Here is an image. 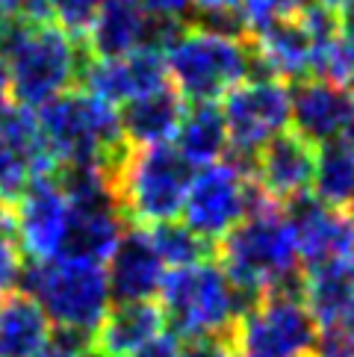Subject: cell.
Listing matches in <instances>:
<instances>
[{
  "instance_id": "obj_30",
  "label": "cell",
  "mask_w": 354,
  "mask_h": 357,
  "mask_svg": "<svg viewBox=\"0 0 354 357\" xmlns=\"http://www.w3.org/2000/svg\"><path fill=\"white\" fill-rule=\"evenodd\" d=\"M24 254L18 248L15 239H0V292H12V287L18 284L21 266H24Z\"/></svg>"
},
{
  "instance_id": "obj_1",
  "label": "cell",
  "mask_w": 354,
  "mask_h": 357,
  "mask_svg": "<svg viewBox=\"0 0 354 357\" xmlns=\"http://www.w3.org/2000/svg\"><path fill=\"white\" fill-rule=\"evenodd\" d=\"M36 124L56 169L77 162H100L109 172L112 189H116L124 160L130 154V145L121 136L116 107L92 98L83 89H71L39 107Z\"/></svg>"
},
{
  "instance_id": "obj_20",
  "label": "cell",
  "mask_w": 354,
  "mask_h": 357,
  "mask_svg": "<svg viewBox=\"0 0 354 357\" xmlns=\"http://www.w3.org/2000/svg\"><path fill=\"white\" fill-rule=\"evenodd\" d=\"M151 18L136 0H104L92 27L86 30V47L92 59H118L148 47Z\"/></svg>"
},
{
  "instance_id": "obj_5",
  "label": "cell",
  "mask_w": 354,
  "mask_h": 357,
  "mask_svg": "<svg viewBox=\"0 0 354 357\" xmlns=\"http://www.w3.org/2000/svg\"><path fill=\"white\" fill-rule=\"evenodd\" d=\"M88 59L92 54L83 39L59 30L54 21H39L6 62L12 98L24 109H39L83 80Z\"/></svg>"
},
{
  "instance_id": "obj_21",
  "label": "cell",
  "mask_w": 354,
  "mask_h": 357,
  "mask_svg": "<svg viewBox=\"0 0 354 357\" xmlns=\"http://www.w3.org/2000/svg\"><path fill=\"white\" fill-rule=\"evenodd\" d=\"M166 331V319L157 301H133L109 307L100 328L95 331V354L130 357Z\"/></svg>"
},
{
  "instance_id": "obj_11",
  "label": "cell",
  "mask_w": 354,
  "mask_h": 357,
  "mask_svg": "<svg viewBox=\"0 0 354 357\" xmlns=\"http://www.w3.org/2000/svg\"><path fill=\"white\" fill-rule=\"evenodd\" d=\"M284 215L295 236L301 269L351 266L354 269V213L334 210L313 192L284 204Z\"/></svg>"
},
{
  "instance_id": "obj_3",
  "label": "cell",
  "mask_w": 354,
  "mask_h": 357,
  "mask_svg": "<svg viewBox=\"0 0 354 357\" xmlns=\"http://www.w3.org/2000/svg\"><path fill=\"white\" fill-rule=\"evenodd\" d=\"M21 292L30 296L54 328L95 334L109 310V287L104 263L77 257L24 260L18 275Z\"/></svg>"
},
{
  "instance_id": "obj_42",
  "label": "cell",
  "mask_w": 354,
  "mask_h": 357,
  "mask_svg": "<svg viewBox=\"0 0 354 357\" xmlns=\"http://www.w3.org/2000/svg\"><path fill=\"white\" fill-rule=\"evenodd\" d=\"M307 357H313V354H307Z\"/></svg>"
},
{
  "instance_id": "obj_24",
  "label": "cell",
  "mask_w": 354,
  "mask_h": 357,
  "mask_svg": "<svg viewBox=\"0 0 354 357\" xmlns=\"http://www.w3.org/2000/svg\"><path fill=\"white\" fill-rule=\"evenodd\" d=\"M354 304V269L351 266H319L305 272V307L316 328L339 322Z\"/></svg>"
},
{
  "instance_id": "obj_10",
  "label": "cell",
  "mask_w": 354,
  "mask_h": 357,
  "mask_svg": "<svg viewBox=\"0 0 354 357\" xmlns=\"http://www.w3.org/2000/svg\"><path fill=\"white\" fill-rule=\"evenodd\" d=\"M248 181L251 177L231 160L204 165L201 172L192 174V183H189L180 210L183 225L189 231H195L201 239L216 245L222 236H227L245 219Z\"/></svg>"
},
{
  "instance_id": "obj_29",
  "label": "cell",
  "mask_w": 354,
  "mask_h": 357,
  "mask_svg": "<svg viewBox=\"0 0 354 357\" xmlns=\"http://www.w3.org/2000/svg\"><path fill=\"white\" fill-rule=\"evenodd\" d=\"M177 357H239L236 334H216V337H198L186 340Z\"/></svg>"
},
{
  "instance_id": "obj_28",
  "label": "cell",
  "mask_w": 354,
  "mask_h": 357,
  "mask_svg": "<svg viewBox=\"0 0 354 357\" xmlns=\"http://www.w3.org/2000/svg\"><path fill=\"white\" fill-rule=\"evenodd\" d=\"M301 3H305V0H239V12H243L248 30L257 33L275 21L295 15Z\"/></svg>"
},
{
  "instance_id": "obj_36",
  "label": "cell",
  "mask_w": 354,
  "mask_h": 357,
  "mask_svg": "<svg viewBox=\"0 0 354 357\" xmlns=\"http://www.w3.org/2000/svg\"><path fill=\"white\" fill-rule=\"evenodd\" d=\"M339 36H346V39L354 42V3L339 12Z\"/></svg>"
},
{
  "instance_id": "obj_38",
  "label": "cell",
  "mask_w": 354,
  "mask_h": 357,
  "mask_svg": "<svg viewBox=\"0 0 354 357\" xmlns=\"http://www.w3.org/2000/svg\"><path fill=\"white\" fill-rule=\"evenodd\" d=\"M339 136H343L339 142H343L351 151V154H354V112H351V119L346 121V127H343V133H339Z\"/></svg>"
},
{
  "instance_id": "obj_25",
  "label": "cell",
  "mask_w": 354,
  "mask_h": 357,
  "mask_svg": "<svg viewBox=\"0 0 354 357\" xmlns=\"http://www.w3.org/2000/svg\"><path fill=\"white\" fill-rule=\"evenodd\" d=\"M313 195L334 210L354 213V154L339 139L316 148Z\"/></svg>"
},
{
  "instance_id": "obj_16",
  "label": "cell",
  "mask_w": 354,
  "mask_h": 357,
  "mask_svg": "<svg viewBox=\"0 0 354 357\" xmlns=\"http://www.w3.org/2000/svg\"><path fill=\"white\" fill-rule=\"evenodd\" d=\"M104 269H107L109 301L133 304V301H154L162 284V275H166V263L160 260L148 227L130 225L118 239L116 251L109 254V266H104Z\"/></svg>"
},
{
  "instance_id": "obj_22",
  "label": "cell",
  "mask_w": 354,
  "mask_h": 357,
  "mask_svg": "<svg viewBox=\"0 0 354 357\" xmlns=\"http://www.w3.org/2000/svg\"><path fill=\"white\" fill-rule=\"evenodd\" d=\"M54 334L45 310L21 289L0 298V357H39Z\"/></svg>"
},
{
  "instance_id": "obj_17",
  "label": "cell",
  "mask_w": 354,
  "mask_h": 357,
  "mask_svg": "<svg viewBox=\"0 0 354 357\" xmlns=\"http://www.w3.org/2000/svg\"><path fill=\"white\" fill-rule=\"evenodd\" d=\"M354 112V92L322 77L298 80L289 89V121L310 145L337 142Z\"/></svg>"
},
{
  "instance_id": "obj_14",
  "label": "cell",
  "mask_w": 354,
  "mask_h": 357,
  "mask_svg": "<svg viewBox=\"0 0 354 357\" xmlns=\"http://www.w3.org/2000/svg\"><path fill=\"white\" fill-rule=\"evenodd\" d=\"M80 83L83 92L92 98L104 100L109 107H124L136 98L169 86L166 54L154 47H142L118 59H88Z\"/></svg>"
},
{
  "instance_id": "obj_39",
  "label": "cell",
  "mask_w": 354,
  "mask_h": 357,
  "mask_svg": "<svg viewBox=\"0 0 354 357\" xmlns=\"http://www.w3.org/2000/svg\"><path fill=\"white\" fill-rule=\"evenodd\" d=\"M39 357H74V354H66V351H59V349H50V346H47Z\"/></svg>"
},
{
  "instance_id": "obj_15",
  "label": "cell",
  "mask_w": 354,
  "mask_h": 357,
  "mask_svg": "<svg viewBox=\"0 0 354 357\" xmlns=\"http://www.w3.org/2000/svg\"><path fill=\"white\" fill-rule=\"evenodd\" d=\"M313 169H316V145L301 139L295 130H284L275 139H269L254 154L251 181L284 207L295 195L310 192Z\"/></svg>"
},
{
  "instance_id": "obj_27",
  "label": "cell",
  "mask_w": 354,
  "mask_h": 357,
  "mask_svg": "<svg viewBox=\"0 0 354 357\" xmlns=\"http://www.w3.org/2000/svg\"><path fill=\"white\" fill-rule=\"evenodd\" d=\"M45 6H47L50 21L59 30L83 39L86 30L92 27L95 15L100 12V6H104V0H45Z\"/></svg>"
},
{
  "instance_id": "obj_2",
  "label": "cell",
  "mask_w": 354,
  "mask_h": 357,
  "mask_svg": "<svg viewBox=\"0 0 354 357\" xmlns=\"http://www.w3.org/2000/svg\"><path fill=\"white\" fill-rule=\"evenodd\" d=\"M160 310L174 340L236 334V325L260 298L236 289L216 260L171 269L160 284Z\"/></svg>"
},
{
  "instance_id": "obj_26",
  "label": "cell",
  "mask_w": 354,
  "mask_h": 357,
  "mask_svg": "<svg viewBox=\"0 0 354 357\" xmlns=\"http://www.w3.org/2000/svg\"><path fill=\"white\" fill-rule=\"evenodd\" d=\"M151 239H154L160 260L171 269H189V266L216 260V245L201 239L195 231H189L183 222H166L151 227Z\"/></svg>"
},
{
  "instance_id": "obj_40",
  "label": "cell",
  "mask_w": 354,
  "mask_h": 357,
  "mask_svg": "<svg viewBox=\"0 0 354 357\" xmlns=\"http://www.w3.org/2000/svg\"><path fill=\"white\" fill-rule=\"evenodd\" d=\"M348 89H351V92H354V77H351V86H348Z\"/></svg>"
},
{
  "instance_id": "obj_37",
  "label": "cell",
  "mask_w": 354,
  "mask_h": 357,
  "mask_svg": "<svg viewBox=\"0 0 354 357\" xmlns=\"http://www.w3.org/2000/svg\"><path fill=\"white\" fill-rule=\"evenodd\" d=\"M192 9H239V0H192Z\"/></svg>"
},
{
  "instance_id": "obj_23",
  "label": "cell",
  "mask_w": 354,
  "mask_h": 357,
  "mask_svg": "<svg viewBox=\"0 0 354 357\" xmlns=\"http://www.w3.org/2000/svg\"><path fill=\"white\" fill-rule=\"evenodd\" d=\"M174 148L189 165H213L227 154V127L222 119V107L216 104H195L174 133Z\"/></svg>"
},
{
  "instance_id": "obj_8",
  "label": "cell",
  "mask_w": 354,
  "mask_h": 357,
  "mask_svg": "<svg viewBox=\"0 0 354 357\" xmlns=\"http://www.w3.org/2000/svg\"><path fill=\"white\" fill-rule=\"evenodd\" d=\"M222 119L227 127L224 160H231L251 177L254 154L289 124V86L272 77L239 83L224 95Z\"/></svg>"
},
{
  "instance_id": "obj_34",
  "label": "cell",
  "mask_w": 354,
  "mask_h": 357,
  "mask_svg": "<svg viewBox=\"0 0 354 357\" xmlns=\"http://www.w3.org/2000/svg\"><path fill=\"white\" fill-rule=\"evenodd\" d=\"M0 239H15V213L3 198H0Z\"/></svg>"
},
{
  "instance_id": "obj_18",
  "label": "cell",
  "mask_w": 354,
  "mask_h": 357,
  "mask_svg": "<svg viewBox=\"0 0 354 357\" xmlns=\"http://www.w3.org/2000/svg\"><path fill=\"white\" fill-rule=\"evenodd\" d=\"M68 231L62 239L59 257H77L104 263L116 251L118 239L130 227L116 201H98V204H68Z\"/></svg>"
},
{
  "instance_id": "obj_7",
  "label": "cell",
  "mask_w": 354,
  "mask_h": 357,
  "mask_svg": "<svg viewBox=\"0 0 354 357\" xmlns=\"http://www.w3.org/2000/svg\"><path fill=\"white\" fill-rule=\"evenodd\" d=\"M251 66L248 42L219 39L189 27L166 50L169 80L186 104H216V98L251 77Z\"/></svg>"
},
{
  "instance_id": "obj_13",
  "label": "cell",
  "mask_w": 354,
  "mask_h": 357,
  "mask_svg": "<svg viewBox=\"0 0 354 357\" xmlns=\"http://www.w3.org/2000/svg\"><path fill=\"white\" fill-rule=\"evenodd\" d=\"M56 162L39 133L36 116L24 107L0 112V198L15 204L33 177L54 174Z\"/></svg>"
},
{
  "instance_id": "obj_4",
  "label": "cell",
  "mask_w": 354,
  "mask_h": 357,
  "mask_svg": "<svg viewBox=\"0 0 354 357\" xmlns=\"http://www.w3.org/2000/svg\"><path fill=\"white\" fill-rule=\"evenodd\" d=\"M216 263L236 289L263 298L277 280L301 269L295 236L284 207L245 215L227 236L216 242Z\"/></svg>"
},
{
  "instance_id": "obj_6",
  "label": "cell",
  "mask_w": 354,
  "mask_h": 357,
  "mask_svg": "<svg viewBox=\"0 0 354 357\" xmlns=\"http://www.w3.org/2000/svg\"><path fill=\"white\" fill-rule=\"evenodd\" d=\"M189 165L174 145L130 148L116 183V198L124 219L136 227H157L174 222L192 183Z\"/></svg>"
},
{
  "instance_id": "obj_41",
  "label": "cell",
  "mask_w": 354,
  "mask_h": 357,
  "mask_svg": "<svg viewBox=\"0 0 354 357\" xmlns=\"http://www.w3.org/2000/svg\"><path fill=\"white\" fill-rule=\"evenodd\" d=\"M88 357H100V354H95V351H92V354H88Z\"/></svg>"
},
{
  "instance_id": "obj_31",
  "label": "cell",
  "mask_w": 354,
  "mask_h": 357,
  "mask_svg": "<svg viewBox=\"0 0 354 357\" xmlns=\"http://www.w3.org/2000/svg\"><path fill=\"white\" fill-rule=\"evenodd\" d=\"M148 18H166V21H183L192 12V0H136Z\"/></svg>"
},
{
  "instance_id": "obj_33",
  "label": "cell",
  "mask_w": 354,
  "mask_h": 357,
  "mask_svg": "<svg viewBox=\"0 0 354 357\" xmlns=\"http://www.w3.org/2000/svg\"><path fill=\"white\" fill-rule=\"evenodd\" d=\"M0 9H9V12H24V15H30V18L50 21L45 0H0Z\"/></svg>"
},
{
  "instance_id": "obj_19",
  "label": "cell",
  "mask_w": 354,
  "mask_h": 357,
  "mask_svg": "<svg viewBox=\"0 0 354 357\" xmlns=\"http://www.w3.org/2000/svg\"><path fill=\"white\" fill-rule=\"evenodd\" d=\"M186 116V100L169 83L151 95H142L124 104L118 112L121 136L130 148H151V145H169L177 127Z\"/></svg>"
},
{
  "instance_id": "obj_32",
  "label": "cell",
  "mask_w": 354,
  "mask_h": 357,
  "mask_svg": "<svg viewBox=\"0 0 354 357\" xmlns=\"http://www.w3.org/2000/svg\"><path fill=\"white\" fill-rule=\"evenodd\" d=\"M177 351H180V342H177L169 331H162L160 337L145 342V346L139 351H133L130 357H177Z\"/></svg>"
},
{
  "instance_id": "obj_35",
  "label": "cell",
  "mask_w": 354,
  "mask_h": 357,
  "mask_svg": "<svg viewBox=\"0 0 354 357\" xmlns=\"http://www.w3.org/2000/svg\"><path fill=\"white\" fill-rule=\"evenodd\" d=\"M12 107V86H9V71L6 66H0V112H6Z\"/></svg>"
},
{
  "instance_id": "obj_12",
  "label": "cell",
  "mask_w": 354,
  "mask_h": 357,
  "mask_svg": "<svg viewBox=\"0 0 354 357\" xmlns=\"http://www.w3.org/2000/svg\"><path fill=\"white\" fill-rule=\"evenodd\" d=\"M12 213H15V242L21 254H27L30 260L59 257L71 207L54 174L33 177L12 204Z\"/></svg>"
},
{
  "instance_id": "obj_9",
  "label": "cell",
  "mask_w": 354,
  "mask_h": 357,
  "mask_svg": "<svg viewBox=\"0 0 354 357\" xmlns=\"http://www.w3.org/2000/svg\"><path fill=\"white\" fill-rule=\"evenodd\" d=\"M316 328L305 301L260 298L236 325L239 357H307L313 354Z\"/></svg>"
}]
</instances>
